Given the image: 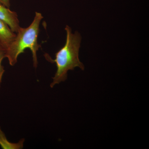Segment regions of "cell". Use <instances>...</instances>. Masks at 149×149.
I'll return each mask as SVG.
<instances>
[{
  "mask_svg": "<svg viewBox=\"0 0 149 149\" xmlns=\"http://www.w3.org/2000/svg\"><path fill=\"white\" fill-rule=\"evenodd\" d=\"M0 3L2 4L8 8H10V0H0Z\"/></svg>",
  "mask_w": 149,
  "mask_h": 149,
  "instance_id": "52a82bcc",
  "label": "cell"
},
{
  "mask_svg": "<svg viewBox=\"0 0 149 149\" xmlns=\"http://www.w3.org/2000/svg\"><path fill=\"white\" fill-rule=\"evenodd\" d=\"M43 18L42 14L36 12L31 24L26 28L20 27L19 29L15 39L7 49L6 58L8 59L10 65H15L19 56L24 53L26 49H29L32 52L34 67H37V52L41 47V45L38 43V37L40 22Z\"/></svg>",
  "mask_w": 149,
  "mask_h": 149,
  "instance_id": "7a4b0ae2",
  "label": "cell"
},
{
  "mask_svg": "<svg viewBox=\"0 0 149 149\" xmlns=\"http://www.w3.org/2000/svg\"><path fill=\"white\" fill-rule=\"evenodd\" d=\"M6 49L0 43V87L2 82L3 74L5 72L4 67L2 65V61L6 56Z\"/></svg>",
  "mask_w": 149,
  "mask_h": 149,
  "instance_id": "8992f818",
  "label": "cell"
},
{
  "mask_svg": "<svg viewBox=\"0 0 149 149\" xmlns=\"http://www.w3.org/2000/svg\"><path fill=\"white\" fill-rule=\"evenodd\" d=\"M24 139L19 141L18 143H14L10 142L7 139L4 133L0 127V146L3 149H20L23 147Z\"/></svg>",
  "mask_w": 149,
  "mask_h": 149,
  "instance_id": "5b68a950",
  "label": "cell"
},
{
  "mask_svg": "<svg viewBox=\"0 0 149 149\" xmlns=\"http://www.w3.org/2000/svg\"><path fill=\"white\" fill-rule=\"evenodd\" d=\"M66 32V41L64 46L55 54L54 60L51 58L48 54L45 55V58L51 63H55L57 70L53 77V82L50 84L53 88L56 84L64 82L67 79L68 72L78 67L82 70L85 66L79 58V49L81 44V35L75 31L72 33L71 27L67 25L65 28Z\"/></svg>",
  "mask_w": 149,
  "mask_h": 149,
  "instance_id": "6da1fadb",
  "label": "cell"
},
{
  "mask_svg": "<svg viewBox=\"0 0 149 149\" xmlns=\"http://www.w3.org/2000/svg\"><path fill=\"white\" fill-rule=\"evenodd\" d=\"M0 19L10 27L14 32L17 33L20 27L18 15L15 12L11 11L2 4L0 3Z\"/></svg>",
  "mask_w": 149,
  "mask_h": 149,
  "instance_id": "3957f363",
  "label": "cell"
},
{
  "mask_svg": "<svg viewBox=\"0 0 149 149\" xmlns=\"http://www.w3.org/2000/svg\"><path fill=\"white\" fill-rule=\"evenodd\" d=\"M16 34L5 22L0 19V43L7 49L13 42Z\"/></svg>",
  "mask_w": 149,
  "mask_h": 149,
  "instance_id": "277c9868",
  "label": "cell"
}]
</instances>
